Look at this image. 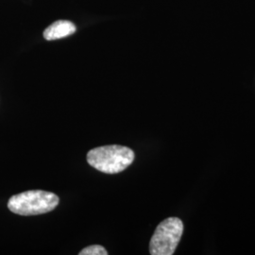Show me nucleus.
<instances>
[{"instance_id": "1", "label": "nucleus", "mask_w": 255, "mask_h": 255, "mask_svg": "<svg viewBox=\"0 0 255 255\" xmlns=\"http://www.w3.org/2000/svg\"><path fill=\"white\" fill-rule=\"evenodd\" d=\"M134 152L127 146L111 145L96 147L87 153L88 164L106 174H118L132 164Z\"/></svg>"}, {"instance_id": "4", "label": "nucleus", "mask_w": 255, "mask_h": 255, "mask_svg": "<svg viewBox=\"0 0 255 255\" xmlns=\"http://www.w3.org/2000/svg\"><path fill=\"white\" fill-rule=\"evenodd\" d=\"M76 26L72 22L66 20L56 21L52 25L46 27L44 32V38L47 41H53L70 36L75 33Z\"/></svg>"}, {"instance_id": "3", "label": "nucleus", "mask_w": 255, "mask_h": 255, "mask_svg": "<svg viewBox=\"0 0 255 255\" xmlns=\"http://www.w3.org/2000/svg\"><path fill=\"white\" fill-rule=\"evenodd\" d=\"M183 232L182 221L169 218L162 221L155 230L149 243L151 255H172L178 246Z\"/></svg>"}, {"instance_id": "5", "label": "nucleus", "mask_w": 255, "mask_h": 255, "mask_svg": "<svg viewBox=\"0 0 255 255\" xmlns=\"http://www.w3.org/2000/svg\"><path fill=\"white\" fill-rule=\"evenodd\" d=\"M80 255H107L108 252L104 247L101 245H92L83 249L80 252Z\"/></svg>"}, {"instance_id": "2", "label": "nucleus", "mask_w": 255, "mask_h": 255, "mask_svg": "<svg viewBox=\"0 0 255 255\" xmlns=\"http://www.w3.org/2000/svg\"><path fill=\"white\" fill-rule=\"evenodd\" d=\"M59 204V198L54 193L43 190H29L12 196L8 208L19 216H37L51 212Z\"/></svg>"}]
</instances>
